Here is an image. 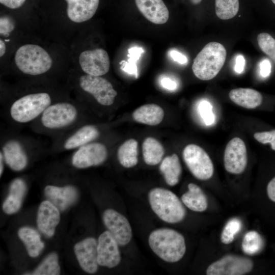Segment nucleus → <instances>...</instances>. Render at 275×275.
Wrapping results in <instances>:
<instances>
[{
	"mask_svg": "<svg viewBox=\"0 0 275 275\" xmlns=\"http://www.w3.org/2000/svg\"><path fill=\"white\" fill-rule=\"evenodd\" d=\"M121 68L126 72L130 74L134 75L136 77L138 76V69L136 64H133L128 61H123L121 62Z\"/></svg>",
	"mask_w": 275,
	"mask_h": 275,
	"instance_id": "obj_39",
	"label": "nucleus"
},
{
	"mask_svg": "<svg viewBox=\"0 0 275 275\" xmlns=\"http://www.w3.org/2000/svg\"><path fill=\"white\" fill-rule=\"evenodd\" d=\"M252 259L240 255L229 254L210 264L206 269L207 275H243L253 268Z\"/></svg>",
	"mask_w": 275,
	"mask_h": 275,
	"instance_id": "obj_11",
	"label": "nucleus"
},
{
	"mask_svg": "<svg viewBox=\"0 0 275 275\" xmlns=\"http://www.w3.org/2000/svg\"><path fill=\"white\" fill-rule=\"evenodd\" d=\"M271 64L269 60L265 59L260 64V74L263 77H268L271 72Z\"/></svg>",
	"mask_w": 275,
	"mask_h": 275,
	"instance_id": "obj_40",
	"label": "nucleus"
},
{
	"mask_svg": "<svg viewBox=\"0 0 275 275\" xmlns=\"http://www.w3.org/2000/svg\"><path fill=\"white\" fill-rule=\"evenodd\" d=\"M215 13L221 19L233 18L239 9V0H215Z\"/></svg>",
	"mask_w": 275,
	"mask_h": 275,
	"instance_id": "obj_31",
	"label": "nucleus"
},
{
	"mask_svg": "<svg viewBox=\"0 0 275 275\" xmlns=\"http://www.w3.org/2000/svg\"><path fill=\"white\" fill-rule=\"evenodd\" d=\"M26 188V184L22 178H16L11 182L9 195L3 205V209L6 213L11 214L19 210Z\"/></svg>",
	"mask_w": 275,
	"mask_h": 275,
	"instance_id": "obj_22",
	"label": "nucleus"
},
{
	"mask_svg": "<svg viewBox=\"0 0 275 275\" xmlns=\"http://www.w3.org/2000/svg\"><path fill=\"white\" fill-rule=\"evenodd\" d=\"M2 138L0 152L5 163L14 171H22L27 167L31 152L44 150L38 141L20 135L14 129Z\"/></svg>",
	"mask_w": 275,
	"mask_h": 275,
	"instance_id": "obj_3",
	"label": "nucleus"
},
{
	"mask_svg": "<svg viewBox=\"0 0 275 275\" xmlns=\"http://www.w3.org/2000/svg\"><path fill=\"white\" fill-rule=\"evenodd\" d=\"M78 86L85 93L92 95L100 105L109 106L113 104L117 95L112 84L106 79L89 74L80 76Z\"/></svg>",
	"mask_w": 275,
	"mask_h": 275,
	"instance_id": "obj_10",
	"label": "nucleus"
},
{
	"mask_svg": "<svg viewBox=\"0 0 275 275\" xmlns=\"http://www.w3.org/2000/svg\"><path fill=\"white\" fill-rule=\"evenodd\" d=\"M271 1L275 5V0H271Z\"/></svg>",
	"mask_w": 275,
	"mask_h": 275,
	"instance_id": "obj_49",
	"label": "nucleus"
},
{
	"mask_svg": "<svg viewBox=\"0 0 275 275\" xmlns=\"http://www.w3.org/2000/svg\"><path fill=\"white\" fill-rule=\"evenodd\" d=\"M47 200L52 203L60 211H64L77 200L78 191L71 185L57 186L48 185L44 190Z\"/></svg>",
	"mask_w": 275,
	"mask_h": 275,
	"instance_id": "obj_19",
	"label": "nucleus"
},
{
	"mask_svg": "<svg viewBox=\"0 0 275 275\" xmlns=\"http://www.w3.org/2000/svg\"><path fill=\"white\" fill-rule=\"evenodd\" d=\"M142 151L145 162L150 166L159 163L164 154L162 144L156 139L151 137H148L144 140Z\"/></svg>",
	"mask_w": 275,
	"mask_h": 275,
	"instance_id": "obj_28",
	"label": "nucleus"
},
{
	"mask_svg": "<svg viewBox=\"0 0 275 275\" xmlns=\"http://www.w3.org/2000/svg\"><path fill=\"white\" fill-rule=\"evenodd\" d=\"M18 235L26 246L28 254L31 257H37L44 247L40 235L33 228L24 227L18 231Z\"/></svg>",
	"mask_w": 275,
	"mask_h": 275,
	"instance_id": "obj_27",
	"label": "nucleus"
},
{
	"mask_svg": "<svg viewBox=\"0 0 275 275\" xmlns=\"http://www.w3.org/2000/svg\"><path fill=\"white\" fill-rule=\"evenodd\" d=\"M148 198L151 209L162 221L176 224L185 218L186 211L183 203L172 191L154 188L149 191Z\"/></svg>",
	"mask_w": 275,
	"mask_h": 275,
	"instance_id": "obj_5",
	"label": "nucleus"
},
{
	"mask_svg": "<svg viewBox=\"0 0 275 275\" xmlns=\"http://www.w3.org/2000/svg\"><path fill=\"white\" fill-rule=\"evenodd\" d=\"M144 52V50L142 47H133L128 49L129 57L128 61L131 63L136 64V62L139 60L142 54Z\"/></svg>",
	"mask_w": 275,
	"mask_h": 275,
	"instance_id": "obj_38",
	"label": "nucleus"
},
{
	"mask_svg": "<svg viewBox=\"0 0 275 275\" xmlns=\"http://www.w3.org/2000/svg\"><path fill=\"white\" fill-rule=\"evenodd\" d=\"M229 97L236 104L248 109L255 108L262 102L261 93L251 88L233 89L229 92Z\"/></svg>",
	"mask_w": 275,
	"mask_h": 275,
	"instance_id": "obj_23",
	"label": "nucleus"
},
{
	"mask_svg": "<svg viewBox=\"0 0 275 275\" xmlns=\"http://www.w3.org/2000/svg\"><path fill=\"white\" fill-rule=\"evenodd\" d=\"M119 244L108 231L100 235L97 244V260L102 266L113 268L121 261Z\"/></svg>",
	"mask_w": 275,
	"mask_h": 275,
	"instance_id": "obj_16",
	"label": "nucleus"
},
{
	"mask_svg": "<svg viewBox=\"0 0 275 275\" xmlns=\"http://www.w3.org/2000/svg\"><path fill=\"white\" fill-rule=\"evenodd\" d=\"M84 109L68 100L56 101L30 126L35 132L52 140L83 123Z\"/></svg>",
	"mask_w": 275,
	"mask_h": 275,
	"instance_id": "obj_1",
	"label": "nucleus"
},
{
	"mask_svg": "<svg viewBox=\"0 0 275 275\" xmlns=\"http://www.w3.org/2000/svg\"><path fill=\"white\" fill-rule=\"evenodd\" d=\"M257 41L261 50L275 64V39L268 33H262L258 35Z\"/></svg>",
	"mask_w": 275,
	"mask_h": 275,
	"instance_id": "obj_34",
	"label": "nucleus"
},
{
	"mask_svg": "<svg viewBox=\"0 0 275 275\" xmlns=\"http://www.w3.org/2000/svg\"><path fill=\"white\" fill-rule=\"evenodd\" d=\"M67 14L72 21L80 23L91 19L96 13L99 0H65Z\"/></svg>",
	"mask_w": 275,
	"mask_h": 275,
	"instance_id": "obj_21",
	"label": "nucleus"
},
{
	"mask_svg": "<svg viewBox=\"0 0 275 275\" xmlns=\"http://www.w3.org/2000/svg\"><path fill=\"white\" fill-rule=\"evenodd\" d=\"M247 164V150L244 141L238 137L233 138L227 143L224 152L225 170L231 174H240L244 171Z\"/></svg>",
	"mask_w": 275,
	"mask_h": 275,
	"instance_id": "obj_13",
	"label": "nucleus"
},
{
	"mask_svg": "<svg viewBox=\"0 0 275 275\" xmlns=\"http://www.w3.org/2000/svg\"><path fill=\"white\" fill-rule=\"evenodd\" d=\"M79 63L86 74L94 76L105 75L110 66L108 54L102 48L82 51L79 56Z\"/></svg>",
	"mask_w": 275,
	"mask_h": 275,
	"instance_id": "obj_15",
	"label": "nucleus"
},
{
	"mask_svg": "<svg viewBox=\"0 0 275 275\" xmlns=\"http://www.w3.org/2000/svg\"><path fill=\"white\" fill-rule=\"evenodd\" d=\"M200 115L207 125L212 124L215 120L214 115L212 112V106L209 102L202 100L199 104Z\"/></svg>",
	"mask_w": 275,
	"mask_h": 275,
	"instance_id": "obj_35",
	"label": "nucleus"
},
{
	"mask_svg": "<svg viewBox=\"0 0 275 275\" xmlns=\"http://www.w3.org/2000/svg\"><path fill=\"white\" fill-rule=\"evenodd\" d=\"M148 243L156 256L169 263L180 261L186 250L183 235L170 228H159L153 231L149 236Z\"/></svg>",
	"mask_w": 275,
	"mask_h": 275,
	"instance_id": "obj_4",
	"label": "nucleus"
},
{
	"mask_svg": "<svg viewBox=\"0 0 275 275\" xmlns=\"http://www.w3.org/2000/svg\"><path fill=\"white\" fill-rule=\"evenodd\" d=\"M140 12L150 22L162 24L167 22L169 12L162 0H135Z\"/></svg>",
	"mask_w": 275,
	"mask_h": 275,
	"instance_id": "obj_20",
	"label": "nucleus"
},
{
	"mask_svg": "<svg viewBox=\"0 0 275 275\" xmlns=\"http://www.w3.org/2000/svg\"><path fill=\"white\" fill-rule=\"evenodd\" d=\"M6 44L2 40H0V56L3 57L6 52Z\"/></svg>",
	"mask_w": 275,
	"mask_h": 275,
	"instance_id": "obj_46",
	"label": "nucleus"
},
{
	"mask_svg": "<svg viewBox=\"0 0 275 275\" xmlns=\"http://www.w3.org/2000/svg\"><path fill=\"white\" fill-rule=\"evenodd\" d=\"M181 200L186 207L195 212H202L208 208L206 195L200 186L193 183L188 184V190L182 195Z\"/></svg>",
	"mask_w": 275,
	"mask_h": 275,
	"instance_id": "obj_24",
	"label": "nucleus"
},
{
	"mask_svg": "<svg viewBox=\"0 0 275 275\" xmlns=\"http://www.w3.org/2000/svg\"><path fill=\"white\" fill-rule=\"evenodd\" d=\"M15 28V22L8 16H3L0 19V33L5 37H8Z\"/></svg>",
	"mask_w": 275,
	"mask_h": 275,
	"instance_id": "obj_37",
	"label": "nucleus"
},
{
	"mask_svg": "<svg viewBox=\"0 0 275 275\" xmlns=\"http://www.w3.org/2000/svg\"><path fill=\"white\" fill-rule=\"evenodd\" d=\"M183 158L192 175L200 180L210 179L214 174V166L207 153L200 146L191 144L183 149Z\"/></svg>",
	"mask_w": 275,
	"mask_h": 275,
	"instance_id": "obj_9",
	"label": "nucleus"
},
{
	"mask_svg": "<svg viewBox=\"0 0 275 275\" xmlns=\"http://www.w3.org/2000/svg\"><path fill=\"white\" fill-rule=\"evenodd\" d=\"M226 56V49L220 43H207L194 59L192 65L194 74L201 80L213 79L224 66Z\"/></svg>",
	"mask_w": 275,
	"mask_h": 275,
	"instance_id": "obj_6",
	"label": "nucleus"
},
{
	"mask_svg": "<svg viewBox=\"0 0 275 275\" xmlns=\"http://www.w3.org/2000/svg\"><path fill=\"white\" fill-rule=\"evenodd\" d=\"M169 54L174 61L181 64H185L187 62L186 57L177 50H171L169 52Z\"/></svg>",
	"mask_w": 275,
	"mask_h": 275,
	"instance_id": "obj_41",
	"label": "nucleus"
},
{
	"mask_svg": "<svg viewBox=\"0 0 275 275\" xmlns=\"http://www.w3.org/2000/svg\"><path fill=\"white\" fill-rule=\"evenodd\" d=\"M60 210L50 201H44L40 204L37 213V223L39 231L47 237L54 234L60 222Z\"/></svg>",
	"mask_w": 275,
	"mask_h": 275,
	"instance_id": "obj_18",
	"label": "nucleus"
},
{
	"mask_svg": "<svg viewBox=\"0 0 275 275\" xmlns=\"http://www.w3.org/2000/svg\"><path fill=\"white\" fill-rule=\"evenodd\" d=\"M164 111L156 104H144L137 108L132 114V117L136 122L150 126L159 124L164 117Z\"/></svg>",
	"mask_w": 275,
	"mask_h": 275,
	"instance_id": "obj_25",
	"label": "nucleus"
},
{
	"mask_svg": "<svg viewBox=\"0 0 275 275\" xmlns=\"http://www.w3.org/2000/svg\"><path fill=\"white\" fill-rule=\"evenodd\" d=\"M17 67L23 73L39 75L47 72L52 67V61L42 47L35 44H25L20 47L15 55Z\"/></svg>",
	"mask_w": 275,
	"mask_h": 275,
	"instance_id": "obj_7",
	"label": "nucleus"
},
{
	"mask_svg": "<svg viewBox=\"0 0 275 275\" xmlns=\"http://www.w3.org/2000/svg\"><path fill=\"white\" fill-rule=\"evenodd\" d=\"M160 83L162 87L169 90H174L177 86L176 82L169 77L162 78Z\"/></svg>",
	"mask_w": 275,
	"mask_h": 275,
	"instance_id": "obj_44",
	"label": "nucleus"
},
{
	"mask_svg": "<svg viewBox=\"0 0 275 275\" xmlns=\"http://www.w3.org/2000/svg\"><path fill=\"white\" fill-rule=\"evenodd\" d=\"M100 134V132L96 125L82 123L53 139L49 151H74L95 141Z\"/></svg>",
	"mask_w": 275,
	"mask_h": 275,
	"instance_id": "obj_8",
	"label": "nucleus"
},
{
	"mask_svg": "<svg viewBox=\"0 0 275 275\" xmlns=\"http://www.w3.org/2000/svg\"><path fill=\"white\" fill-rule=\"evenodd\" d=\"M103 223L119 245L124 246L131 240L132 228L127 218L119 212L112 209L104 211Z\"/></svg>",
	"mask_w": 275,
	"mask_h": 275,
	"instance_id": "obj_14",
	"label": "nucleus"
},
{
	"mask_svg": "<svg viewBox=\"0 0 275 275\" xmlns=\"http://www.w3.org/2000/svg\"><path fill=\"white\" fill-rule=\"evenodd\" d=\"M108 150L105 144L93 141L74 150L71 164L78 169L98 166L107 159Z\"/></svg>",
	"mask_w": 275,
	"mask_h": 275,
	"instance_id": "obj_12",
	"label": "nucleus"
},
{
	"mask_svg": "<svg viewBox=\"0 0 275 275\" xmlns=\"http://www.w3.org/2000/svg\"><path fill=\"white\" fill-rule=\"evenodd\" d=\"M54 101L48 92L30 93L18 97L3 108V113L10 126L14 129L30 125Z\"/></svg>",
	"mask_w": 275,
	"mask_h": 275,
	"instance_id": "obj_2",
	"label": "nucleus"
},
{
	"mask_svg": "<svg viewBox=\"0 0 275 275\" xmlns=\"http://www.w3.org/2000/svg\"><path fill=\"white\" fill-rule=\"evenodd\" d=\"M60 273L58 256L52 253L46 256L33 272L34 275H58Z\"/></svg>",
	"mask_w": 275,
	"mask_h": 275,
	"instance_id": "obj_32",
	"label": "nucleus"
},
{
	"mask_svg": "<svg viewBox=\"0 0 275 275\" xmlns=\"http://www.w3.org/2000/svg\"><path fill=\"white\" fill-rule=\"evenodd\" d=\"M190 1L194 5H198L201 2L202 0H190Z\"/></svg>",
	"mask_w": 275,
	"mask_h": 275,
	"instance_id": "obj_48",
	"label": "nucleus"
},
{
	"mask_svg": "<svg viewBox=\"0 0 275 275\" xmlns=\"http://www.w3.org/2000/svg\"><path fill=\"white\" fill-rule=\"evenodd\" d=\"M5 163V161L4 156L2 153L0 152V176H2L4 171Z\"/></svg>",
	"mask_w": 275,
	"mask_h": 275,
	"instance_id": "obj_47",
	"label": "nucleus"
},
{
	"mask_svg": "<svg viewBox=\"0 0 275 275\" xmlns=\"http://www.w3.org/2000/svg\"><path fill=\"white\" fill-rule=\"evenodd\" d=\"M241 222L238 218L234 217L229 219L222 230L221 235V242L225 244L231 243L241 230Z\"/></svg>",
	"mask_w": 275,
	"mask_h": 275,
	"instance_id": "obj_33",
	"label": "nucleus"
},
{
	"mask_svg": "<svg viewBox=\"0 0 275 275\" xmlns=\"http://www.w3.org/2000/svg\"><path fill=\"white\" fill-rule=\"evenodd\" d=\"M264 246V242L260 234L257 231L252 230L244 235L241 248L242 251L249 255H254L259 253Z\"/></svg>",
	"mask_w": 275,
	"mask_h": 275,
	"instance_id": "obj_30",
	"label": "nucleus"
},
{
	"mask_svg": "<svg viewBox=\"0 0 275 275\" xmlns=\"http://www.w3.org/2000/svg\"><path fill=\"white\" fill-rule=\"evenodd\" d=\"M26 0H0L1 4L12 9H17L23 5Z\"/></svg>",
	"mask_w": 275,
	"mask_h": 275,
	"instance_id": "obj_42",
	"label": "nucleus"
},
{
	"mask_svg": "<svg viewBox=\"0 0 275 275\" xmlns=\"http://www.w3.org/2000/svg\"><path fill=\"white\" fill-rule=\"evenodd\" d=\"M159 170L168 185L173 186L177 184L182 170L178 155L174 153L166 157L160 163Z\"/></svg>",
	"mask_w": 275,
	"mask_h": 275,
	"instance_id": "obj_26",
	"label": "nucleus"
},
{
	"mask_svg": "<svg viewBox=\"0 0 275 275\" xmlns=\"http://www.w3.org/2000/svg\"><path fill=\"white\" fill-rule=\"evenodd\" d=\"M245 60L242 55L236 57L235 65V70L238 73H241L244 68Z\"/></svg>",
	"mask_w": 275,
	"mask_h": 275,
	"instance_id": "obj_45",
	"label": "nucleus"
},
{
	"mask_svg": "<svg viewBox=\"0 0 275 275\" xmlns=\"http://www.w3.org/2000/svg\"><path fill=\"white\" fill-rule=\"evenodd\" d=\"M138 143L133 139L124 142L119 147L117 157L119 163L126 168L134 167L138 162Z\"/></svg>",
	"mask_w": 275,
	"mask_h": 275,
	"instance_id": "obj_29",
	"label": "nucleus"
},
{
	"mask_svg": "<svg viewBox=\"0 0 275 275\" xmlns=\"http://www.w3.org/2000/svg\"><path fill=\"white\" fill-rule=\"evenodd\" d=\"M266 191L269 199L275 202V177L267 184Z\"/></svg>",
	"mask_w": 275,
	"mask_h": 275,
	"instance_id": "obj_43",
	"label": "nucleus"
},
{
	"mask_svg": "<svg viewBox=\"0 0 275 275\" xmlns=\"http://www.w3.org/2000/svg\"><path fill=\"white\" fill-rule=\"evenodd\" d=\"M254 137L261 144L269 143L271 149L275 151V129L256 132L254 134Z\"/></svg>",
	"mask_w": 275,
	"mask_h": 275,
	"instance_id": "obj_36",
	"label": "nucleus"
},
{
	"mask_svg": "<svg viewBox=\"0 0 275 275\" xmlns=\"http://www.w3.org/2000/svg\"><path fill=\"white\" fill-rule=\"evenodd\" d=\"M98 241L93 237L87 238L77 243L74 253L81 268L86 272L94 273L98 269Z\"/></svg>",
	"mask_w": 275,
	"mask_h": 275,
	"instance_id": "obj_17",
	"label": "nucleus"
}]
</instances>
